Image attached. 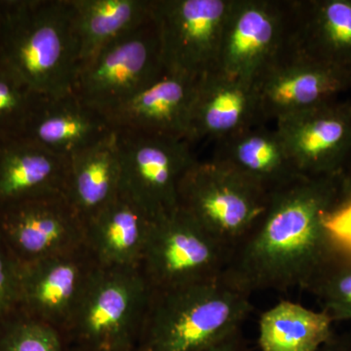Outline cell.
Here are the masks:
<instances>
[{
	"instance_id": "ac0fdd59",
	"label": "cell",
	"mask_w": 351,
	"mask_h": 351,
	"mask_svg": "<svg viewBox=\"0 0 351 351\" xmlns=\"http://www.w3.org/2000/svg\"><path fill=\"white\" fill-rule=\"evenodd\" d=\"M212 160L269 195L301 176L278 131L265 124L216 141Z\"/></svg>"
},
{
	"instance_id": "4dcf8cb0",
	"label": "cell",
	"mask_w": 351,
	"mask_h": 351,
	"mask_svg": "<svg viewBox=\"0 0 351 351\" xmlns=\"http://www.w3.org/2000/svg\"><path fill=\"white\" fill-rule=\"evenodd\" d=\"M316 351H351V338L350 336H337L324 343L319 350Z\"/></svg>"
},
{
	"instance_id": "1f68e13d",
	"label": "cell",
	"mask_w": 351,
	"mask_h": 351,
	"mask_svg": "<svg viewBox=\"0 0 351 351\" xmlns=\"http://www.w3.org/2000/svg\"><path fill=\"white\" fill-rule=\"evenodd\" d=\"M341 177H343V186H345L346 193L351 195V156L341 172Z\"/></svg>"
},
{
	"instance_id": "277c9868",
	"label": "cell",
	"mask_w": 351,
	"mask_h": 351,
	"mask_svg": "<svg viewBox=\"0 0 351 351\" xmlns=\"http://www.w3.org/2000/svg\"><path fill=\"white\" fill-rule=\"evenodd\" d=\"M152 288L140 267H97L64 337L69 346L136 351Z\"/></svg>"
},
{
	"instance_id": "4316f807",
	"label": "cell",
	"mask_w": 351,
	"mask_h": 351,
	"mask_svg": "<svg viewBox=\"0 0 351 351\" xmlns=\"http://www.w3.org/2000/svg\"><path fill=\"white\" fill-rule=\"evenodd\" d=\"M44 99L0 69V138L22 136Z\"/></svg>"
},
{
	"instance_id": "f546056e",
	"label": "cell",
	"mask_w": 351,
	"mask_h": 351,
	"mask_svg": "<svg viewBox=\"0 0 351 351\" xmlns=\"http://www.w3.org/2000/svg\"><path fill=\"white\" fill-rule=\"evenodd\" d=\"M202 351H248L242 329Z\"/></svg>"
},
{
	"instance_id": "cb8c5ba5",
	"label": "cell",
	"mask_w": 351,
	"mask_h": 351,
	"mask_svg": "<svg viewBox=\"0 0 351 351\" xmlns=\"http://www.w3.org/2000/svg\"><path fill=\"white\" fill-rule=\"evenodd\" d=\"M332 320L292 301H281L261 314L258 343L262 351H316L334 336Z\"/></svg>"
},
{
	"instance_id": "2e32d148",
	"label": "cell",
	"mask_w": 351,
	"mask_h": 351,
	"mask_svg": "<svg viewBox=\"0 0 351 351\" xmlns=\"http://www.w3.org/2000/svg\"><path fill=\"white\" fill-rule=\"evenodd\" d=\"M263 124L253 83L215 71L198 80L189 141L228 137Z\"/></svg>"
},
{
	"instance_id": "ba28073f",
	"label": "cell",
	"mask_w": 351,
	"mask_h": 351,
	"mask_svg": "<svg viewBox=\"0 0 351 351\" xmlns=\"http://www.w3.org/2000/svg\"><path fill=\"white\" fill-rule=\"evenodd\" d=\"M121 167L120 193L158 218L178 208V188L197 159L182 138L113 129Z\"/></svg>"
},
{
	"instance_id": "603a6c76",
	"label": "cell",
	"mask_w": 351,
	"mask_h": 351,
	"mask_svg": "<svg viewBox=\"0 0 351 351\" xmlns=\"http://www.w3.org/2000/svg\"><path fill=\"white\" fill-rule=\"evenodd\" d=\"M71 2L78 69L108 44L152 20V0Z\"/></svg>"
},
{
	"instance_id": "3957f363",
	"label": "cell",
	"mask_w": 351,
	"mask_h": 351,
	"mask_svg": "<svg viewBox=\"0 0 351 351\" xmlns=\"http://www.w3.org/2000/svg\"><path fill=\"white\" fill-rule=\"evenodd\" d=\"M251 295L223 279L152 290L136 351H202L242 329Z\"/></svg>"
},
{
	"instance_id": "f1b7e54d",
	"label": "cell",
	"mask_w": 351,
	"mask_h": 351,
	"mask_svg": "<svg viewBox=\"0 0 351 351\" xmlns=\"http://www.w3.org/2000/svg\"><path fill=\"white\" fill-rule=\"evenodd\" d=\"M327 226L337 243L351 250L350 193H346L345 198L330 215Z\"/></svg>"
},
{
	"instance_id": "5bb4252c",
	"label": "cell",
	"mask_w": 351,
	"mask_h": 351,
	"mask_svg": "<svg viewBox=\"0 0 351 351\" xmlns=\"http://www.w3.org/2000/svg\"><path fill=\"white\" fill-rule=\"evenodd\" d=\"M302 176L341 174L351 156V101H328L276 122Z\"/></svg>"
},
{
	"instance_id": "7c38bea8",
	"label": "cell",
	"mask_w": 351,
	"mask_h": 351,
	"mask_svg": "<svg viewBox=\"0 0 351 351\" xmlns=\"http://www.w3.org/2000/svg\"><path fill=\"white\" fill-rule=\"evenodd\" d=\"M97 267L85 246L54 257L17 262V313L64 335Z\"/></svg>"
},
{
	"instance_id": "9c48e42d",
	"label": "cell",
	"mask_w": 351,
	"mask_h": 351,
	"mask_svg": "<svg viewBox=\"0 0 351 351\" xmlns=\"http://www.w3.org/2000/svg\"><path fill=\"white\" fill-rule=\"evenodd\" d=\"M233 0H152L166 73L199 80L213 73Z\"/></svg>"
},
{
	"instance_id": "7402d4cb",
	"label": "cell",
	"mask_w": 351,
	"mask_h": 351,
	"mask_svg": "<svg viewBox=\"0 0 351 351\" xmlns=\"http://www.w3.org/2000/svg\"><path fill=\"white\" fill-rule=\"evenodd\" d=\"M120 186L121 167L114 130L66 159L64 195L83 221L115 199Z\"/></svg>"
},
{
	"instance_id": "30bf717a",
	"label": "cell",
	"mask_w": 351,
	"mask_h": 351,
	"mask_svg": "<svg viewBox=\"0 0 351 351\" xmlns=\"http://www.w3.org/2000/svg\"><path fill=\"white\" fill-rule=\"evenodd\" d=\"M291 31L292 1L233 0L216 71L253 83L287 47Z\"/></svg>"
},
{
	"instance_id": "8992f818",
	"label": "cell",
	"mask_w": 351,
	"mask_h": 351,
	"mask_svg": "<svg viewBox=\"0 0 351 351\" xmlns=\"http://www.w3.org/2000/svg\"><path fill=\"white\" fill-rule=\"evenodd\" d=\"M267 197L213 160H196L178 188V207L230 252L261 218Z\"/></svg>"
},
{
	"instance_id": "52a82bcc",
	"label": "cell",
	"mask_w": 351,
	"mask_h": 351,
	"mask_svg": "<svg viewBox=\"0 0 351 351\" xmlns=\"http://www.w3.org/2000/svg\"><path fill=\"white\" fill-rule=\"evenodd\" d=\"M230 250L179 207L152 221L140 269L152 290L221 278Z\"/></svg>"
},
{
	"instance_id": "9a60e30c",
	"label": "cell",
	"mask_w": 351,
	"mask_h": 351,
	"mask_svg": "<svg viewBox=\"0 0 351 351\" xmlns=\"http://www.w3.org/2000/svg\"><path fill=\"white\" fill-rule=\"evenodd\" d=\"M197 82L186 76L165 73L105 117L113 129L169 136L189 142Z\"/></svg>"
},
{
	"instance_id": "5b68a950",
	"label": "cell",
	"mask_w": 351,
	"mask_h": 351,
	"mask_svg": "<svg viewBox=\"0 0 351 351\" xmlns=\"http://www.w3.org/2000/svg\"><path fill=\"white\" fill-rule=\"evenodd\" d=\"M165 73L160 39L152 17L82 64L76 73L73 94L105 115Z\"/></svg>"
},
{
	"instance_id": "d6a6232c",
	"label": "cell",
	"mask_w": 351,
	"mask_h": 351,
	"mask_svg": "<svg viewBox=\"0 0 351 351\" xmlns=\"http://www.w3.org/2000/svg\"><path fill=\"white\" fill-rule=\"evenodd\" d=\"M68 351H105V350H86V348H75V346H69Z\"/></svg>"
},
{
	"instance_id": "484cf974",
	"label": "cell",
	"mask_w": 351,
	"mask_h": 351,
	"mask_svg": "<svg viewBox=\"0 0 351 351\" xmlns=\"http://www.w3.org/2000/svg\"><path fill=\"white\" fill-rule=\"evenodd\" d=\"M56 328L16 313L0 324V351H68Z\"/></svg>"
},
{
	"instance_id": "6da1fadb",
	"label": "cell",
	"mask_w": 351,
	"mask_h": 351,
	"mask_svg": "<svg viewBox=\"0 0 351 351\" xmlns=\"http://www.w3.org/2000/svg\"><path fill=\"white\" fill-rule=\"evenodd\" d=\"M346 195L341 174L301 175L272 191L261 218L230 251L221 279L249 295L306 290L338 248L327 221Z\"/></svg>"
},
{
	"instance_id": "ffe728a7",
	"label": "cell",
	"mask_w": 351,
	"mask_h": 351,
	"mask_svg": "<svg viewBox=\"0 0 351 351\" xmlns=\"http://www.w3.org/2000/svg\"><path fill=\"white\" fill-rule=\"evenodd\" d=\"M112 132V125L103 113L69 94L61 98L44 99L22 137L68 158L108 137Z\"/></svg>"
},
{
	"instance_id": "4fadbf2b",
	"label": "cell",
	"mask_w": 351,
	"mask_h": 351,
	"mask_svg": "<svg viewBox=\"0 0 351 351\" xmlns=\"http://www.w3.org/2000/svg\"><path fill=\"white\" fill-rule=\"evenodd\" d=\"M0 235L17 262L54 257L85 246V225L64 193L0 207Z\"/></svg>"
},
{
	"instance_id": "44dd1931",
	"label": "cell",
	"mask_w": 351,
	"mask_h": 351,
	"mask_svg": "<svg viewBox=\"0 0 351 351\" xmlns=\"http://www.w3.org/2000/svg\"><path fill=\"white\" fill-rule=\"evenodd\" d=\"M66 159L22 136L0 138V207L64 193Z\"/></svg>"
},
{
	"instance_id": "8fae6325",
	"label": "cell",
	"mask_w": 351,
	"mask_h": 351,
	"mask_svg": "<svg viewBox=\"0 0 351 351\" xmlns=\"http://www.w3.org/2000/svg\"><path fill=\"white\" fill-rule=\"evenodd\" d=\"M263 124L337 100L351 78L318 63L290 43L253 82Z\"/></svg>"
},
{
	"instance_id": "7a4b0ae2",
	"label": "cell",
	"mask_w": 351,
	"mask_h": 351,
	"mask_svg": "<svg viewBox=\"0 0 351 351\" xmlns=\"http://www.w3.org/2000/svg\"><path fill=\"white\" fill-rule=\"evenodd\" d=\"M0 69L44 98L73 94L78 57L71 0H0Z\"/></svg>"
},
{
	"instance_id": "83f0119b",
	"label": "cell",
	"mask_w": 351,
	"mask_h": 351,
	"mask_svg": "<svg viewBox=\"0 0 351 351\" xmlns=\"http://www.w3.org/2000/svg\"><path fill=\"white\" fill-rule=\"evenodd\" d=\"M17 313V261L0 235V324Z\"/></svg>"
},
{
	"instance_id": "d4e9b609",
	"label": "cell",
	"mask_w": 351,
	"mask_h": 351,
	"mask_svg": "<svg viewBox=\"0 0 351 351\" xmlns=\"http://www.w3.org/2000/svg\"><path fill=\"white\" fill-rule=\"evenodd\" d=\"M306 291L319 300L332 322L351 321V250L338 244Z\"/></svg>"
},
{
	"instance_id": "d6986e66",
	"label": "cell",
	"mask_w": 351,
	"mask_h": 351,
	"mask_svg": "<svg viewBox=\"0 0 351 351\" xmlns=\"http://www.w3.org/2000/svg\"><path fill=\"white\" fill-rule=\"evenodd\" d=\"M152 217L121 193L84 221L85 247L101 267H140Z\"/></svg>"
},
{
	"instance_id": "e0dca14e",
	"label": "cell",
	"mask_w": 351,
	"mask_h": 351,
	"mask_svg": "<svg viewBox=\"0 0 351 351\" xmlns=\"http://www.w3.org/2000/svg\"><path fill=\"white\" fill-rule=\"evenodd\" d=\"M291 44L351 78V0H293Z\"/></svg>"
}]
</instances>
